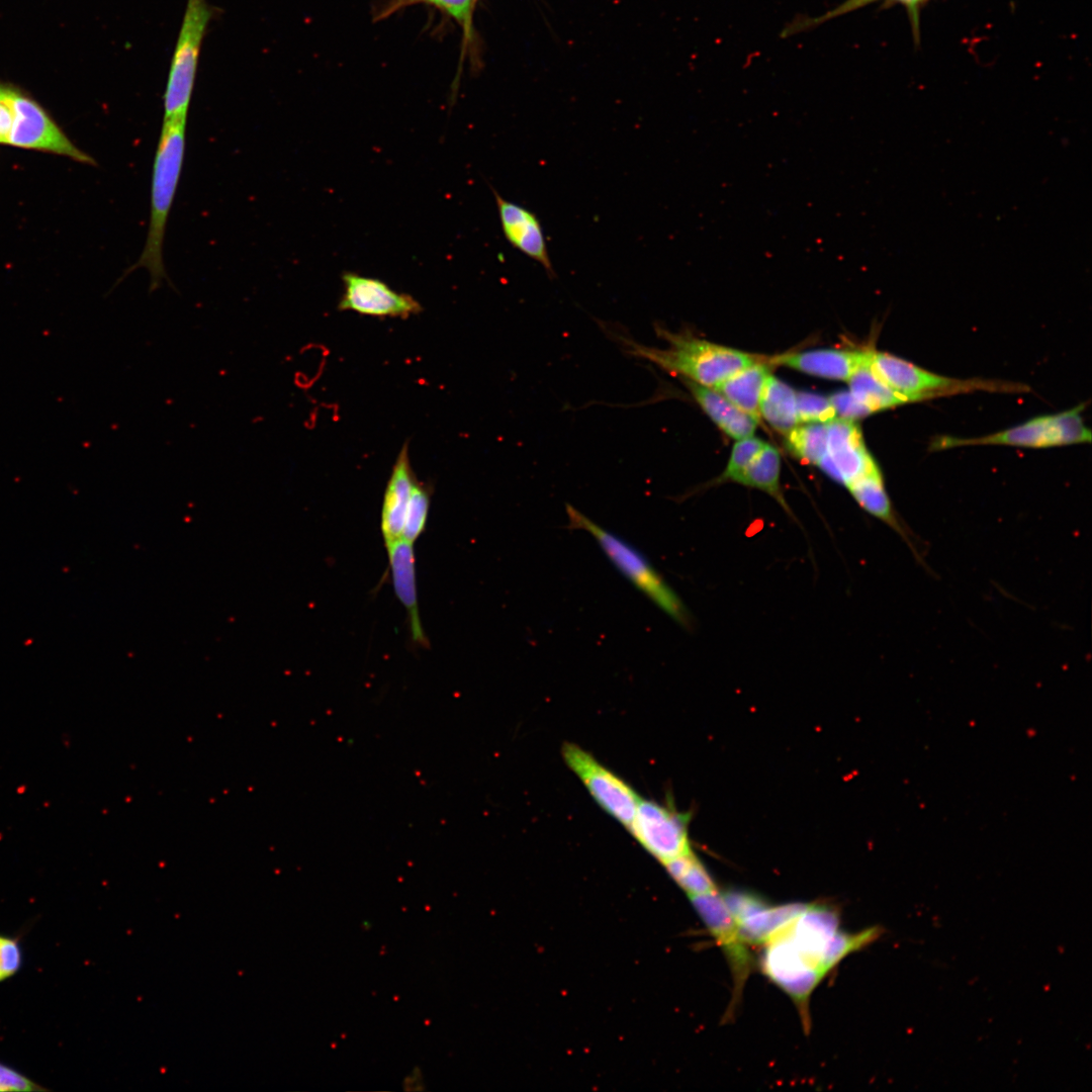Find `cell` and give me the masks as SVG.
Returning <instances> with one entry per match:
<instances>
[{"label": "cell", "mask_w": 1092, "mask_h": 1092, "mask_svg": "<svg viewBox=\"0 0 1092 1092\" xmlns=\"http://www.w3.org/2000/svg\"><path fill=\"white\" fill-rule=\"evenodd\" d=\"M847 956L845 932L833 908L810 905L766 943L762 970L808 1015L809 997Z\"/></svg>", "instance_id": "1"}, {"label": "cell", "mask_w": 1092, "mask_h": 1092, "mask_svg": "<svg viewBox=\"0 0 1092 1092\" xmlns=\"http://www.w3.org/2000/svg\"><path fill=\"white\" fill-rule=\"evenodd\" d=\"M608 332L627 354L707 387L716 386L738 370L758 361L756 357L745 352L701 340L687 333H670L659 327H656L657 334L668 343L664 349L640 344L620 331Z\"/></svg>", "instance_id": "2"}, {"label": "cell", "mask_w": 1092, "mask_h": 1092, "mask_svg": "<svg viewBox=\"0 0 1092 1092\" xmlns=\"http://www.w3.org/2000/svg\"><path fill=\"white\" fill-rule=\"evenodd\" d=\"M186 121L163 122L152 173L150 222L145 247L123 277L145 268L151 277L150 292L170 282L166 273L163 246L168 217L175 198L185 157Z\"/></svg>", "instance_id": "3"}, {"label": "cell", "mask_w": 1092, "mask_h": 1092, "mask_svg": "<svg viewBox=\"0 0 1092 1092\" xmlns=\"http://www.w3.org/2000/svg\"><path fill=\"white\" fill-rule=\"evenodd\" d=\"M568 529L592 534L615 567L660 610L686 629L692 617L676 593L668 585L649 559L636 547L589 520L571 505H566Z\"/></svg>", "instance_id": "4"}, {"label": "cell", "mask_w": 1092, "mask_h": 1092, "mask_svg": "<svg viewBox=\"0 0 1092 1092\" xmlns=\"http://www.w3.org/2000/svg\"><path fill=\"white\" fill-rule=\"evenodd\" d=\"M1083 405L1056 415L1041 416L991 435L961 439L941 437L932 442L935 450L969 445H1008L1046 448L1089 443L1091 432L1080 415Z\"/></svg>", "instance_id": "5"}, {"label": "cell", "mask_w": 1092, "mask_h": 1092, "mask_svg": "<svg viewBox=\"0 0 1092 1092\" xmlns=\"http://www.w3.org/2000/svg\"><path fill=\"white\" fill-rule=\"evenodd\" d=\"M872 367L893 390L909 402L974 389L1020 391V385L982 380L954 379L927 371L892 354L872 353Z\"/></svg>", "instance_id": "6"}, {"label": "cell", "mask_w": 1092, "mask_h": 1092, "mask_svg": "<svg viewBox=\"0 0 1092 1092\" xmlns=\"http://www.w3.org/2000/svg\"><path fill=\"white\" fill-rule=\"evenodd\" d=\"M561 753L597 803L628 828L640 800L636 792L578 745L567 742Z\"/></svg>", "instance_id": "7"}, {"label": "cell", "mask_w": 1092, "mask_h": 1092, "mask_svg": "<svg viewBox=\"0 0 1092 1092\" xmlns=\"http://www.w3.org/2000/svg\"><path fill=\"white\" fill-rule=\"evenodd\" d=\"M689 815L640 798L629 830L638 842L664 863L689 851Z\"/></svg>", "instance_id": "8"}, {"label": "cell", "mask_w": 1092, "mask_h": 1092, "mask_svg": "<svg viewBox=\"0 0 1092 1092\" xmlns=\"http://www.w3.org/2000/svg\"><path fill=\"white\" fill-rule=\"evenodd\" d=\"M12 109L13 122L8 145L50 152L95 165V161L79 150L35 101L14 89Z\"/></svg>", "instance_id": "9"}, {"label": "cell", "mask_w": 1092, "mask_h": 1092, "mask_svg": "<svg viewBox=\"0 0 1092 1092\" xmlns=\"http://www.w3.org/2000/svg\"><path fill=\"white\" fill-rule=\"evenodd\" d=\"M342 281L344 292L339 302L340 310L376 317L401 318L418 314L422 310V305L416 298L392 289L382 280L345 272Z\"/></svg>", "instance_id": "10"}, {"label": "cell", "mask_w": 1092, "mask_h": 1092, "mask_svg": "<svg viewBox=\"0 0 1092 1092\" xmlns=\"http://www.w3.org/2000/svg\"><path fill=\"white\" fill-rule=\"evenodd\" d=\"M722 897L747 944H765L807 906L804 903L772 906L743 891H729Z\"/></svg>", "instance_id": "11"}, {"label": "cell", "mask_w": 1092, "mask_h": 1092, "mask_svg": "<svg viewBox=\"0 0 1092 1092\" xmlns=\"http://www.w3.org/2000/svg\"><path fill=\"white\" fill-rule=\"evenodd\" d=\"M817 465L845 487L878 467L857 425L843 418L827 423V453Z\"/></svg>", "instance_id": "12"}, {"label": "cell", "mask_w": 1092, "mask_h": 1092, "mask_svg": "<svg viewBox=\"0 0 1092 1092\" xmlns=\"http://www.w3.org/2000/svg\"><path fill=\"white\" fill-rule=\"evenodd\" d=\"M705 925L727 957L735 986L741 990L751 968L752 958L724 900L718 891L689 897Z\"/></svg>", "instance_id": "13"}, {"label": "cell", "mask_w": 1092, "mask_h": 1092, "mask_svg": "<svg viewBox=\"0 0 1092 1092\" xmlns=\"http://www.w3.org/2000/svg\"><path fill=\"white\" fill-rule=\"evenodd\" d=\"M492 192L506 240L513 248L542 265L550 278L554 277L543 228L536 213L504 198L494 189Z\"/></svg>", "instance_id": "14"}, {"label": "cell", "mask_w": 1092, "mask_h": 1092, "mask_svg": "<svg viewBox=\"0 0 1092 1092\" xmlns=\"http://www.w3.org/2000/svg\"><path fill=\"white\" fill-rule=\"evenodd\" d=\"M385 546L395 595L410 618L412 639L415 643L427 648L429 640L425 635L419 614L413 543L399 538Z\"/></svg>", "instance_id": "15"}, {"label": "cell", "mask_w": 1092, "mask_h": 1092, "mask_svg": "<svg viewBox=\"0 0 1092 1092\" xmlns=\"http://www.w3.org/2000/svg\"><path fill=\"white\" fill-rule=\"evenodd\" d=\"M870 351L817 349L776 356L770 359V363L818 377L848 380L853 371L868 357Z\"/></svg>", "instance_id": "16"}, {"label": "cell", "mask_w": 1092, "mask_h": 1092, "mask_svg": "<svg viewBox=\"0 0 1092 1092\" xmlns=\"http://www.w3.org/2000/svg\"><path fill=\"white\" fill-rule=\"evenodd\" d=\"M416 476L411 467L408 448L399 451L389 476L381 510V533L385 545L401 538L406 508Z\"/></svg>", "instance_id": "17"}, {"label": "cell", "mask_w": 1092, "mask_h": 1092, "mask_svg": "<svg viewBox=\"0 0 1092 1092\" xmlns=\"http://www.w3.org/2000/svg\"><path fill=\"white\" fill-rule=\"evenodd\" d=\"M686 384L699 405L728 436L739 440L753 434L757 419L740 410L711 387L690 380H687Z\"/></svg>", "instance_id": "18"}, {"label": "cell", "mask_w": 1092, "mask_h": 1092, "mask_svg": "<svg viewBox=\"0 0 1092 1092\" xmlns=\"http://www.w3.org/2000/svg\"><path fill=\"white\" fill-rule=\"evenodd\" d=\"M768 375L767 365L756 361L738 370L713 389L743 412L759 420L760 396Z\"/></svg>", "instance_id": "19"}, {"label": "cell", "mask_w": 1092, "mask_h": 1092, "mask_svg": "<svg viewBox=\"0 0 1092 1092\" xmlns=\"http://www.w3.org/2000/svg\"><path fill=\"white\" fill-rule=\"evenodd\" d=\"M872 353L848 378L849 392L871 413L909 402L908 398L887 385L872 367Z\"/></svg>", "instance_id": "20"}, {"label": "cell", "mask_w": 1092, "mask_h": 1092, "mask_svg": "<svg viewBox=\"0 0 1092 1092\" xmlns=\"http://www.w3.org/2000/svg\"><path fill=\"white\" fill-rule=\"evenodd\" d=\"M759 413L772 428L787 434L799 423L796 392L769 374L761 392Z\"/></svg>", "instance_id": "21"}, {"label": "cell", "mask_w": 1092, "mask_h": 1092, "mask_svg": "<svg viewBox=\"0 0 1092 1092\" xmlns=\"http://www.w3.org/2000/svg\"><path fill=\"white\" fill-rule=\"evenodd\" d=\"M780 472V453L771 445L765 444L752 462L737 478L736 482L768 493L775 497L788 513H790L781 491Z\"/></svg>", "instance_id": "22"}, {"label": "cell", "mask_w": 1092, "mask_h": 1092, "mask_svg": "<svg viewBox=\"0 0 1092 1092\" xmlns=\"http://www.w3.org/2000/svg\"><path fill=\"white\" fill-rule=\"evenodd\" d=\"M663 866L689 897L718 891L710 874L692 851L674 857Z\"/></svg>", "instance_id": "23"}, {"label": "cell", "mask_w": 1092, "mask_h": 1092, "mask_svg": "<svg viewBox=\"0 0 1092 1092\" xmlns=\"http://www.w3.org/2000/svg\"><path fill=\"white\" fill-rule=\"evenodd\" d=\"M787 445L799 459L817 465L827 453V423L796 426L787 433Z\"/></svg>", "instance_id": "24"}, {"label": "cell", "mask_w": 1092, "mask_h": 1092, "mask_svg": "<svg viewBox=\"0 0 1092 1092\" xmlns=\"http://www.w3.org/2000/svg\"><path fill=\"white\" fill-rule=\"evenodd\" d=\"M431 491L417 478L411 491L401 538L414 544L424 532L428 520Z\"/></svg>", "instance_id": "25"}, {"label": "cell", "mask_w": 1092, "mask_h": 1092, "mask_svg": "<svg viewBox=\"0 0 1092 1092\" xmlns=\"http://www.w3.org/2000/svg\"><path fill=\"white\" fill-rule=\"evenodd\" d=\"M765 444L766 443L761 439L752 436L739 439L733 446L728 464L718 478V482H736L737 478L752 462Z\"/></svg>", "instance_id": "26"}, {"label": "cell", "mask_w": 1092, "mask_h": 1092, "mask_svg": "<svg viewBox=\"0 0 1092 1092\" xmlns=\"http://www.w3.org/2000/svg\"><path fill=\"white\" fill-rule=\"evenodd\" d=\"M796 405L799 422L826 424L836 418L829 398L815 393L796 392Z\"/></svg>", "instance_id": "27"}, {"label": "cell", "mask_w": 1092, "mask_h": 1092, "mask_svg": "<svg viewBox=\"0 0 1092 1092\" xmlns=\"http://www.w3.org/2000/svg\"><path fill=\"white\" fill-rule=\"evenodd\" d=\"M22 965V951L18 940L0 934V982L14 976Z\"/></svg>", "instance_id": "28"}, {"label": "cell", "mask_w": 1092, "mask_h": 1092, "mask_svg": "<svg viewBox=\"0 0 1092 1092\" xmlns=\"http://www.w3.org/2000/svg\"><path fill=\"white\" fill-rule=\"evenodd\" d=\"M399 2L401 5L406 2H424L434 5L455 18L465 29H468L474 0H399Z\"/></svg>", "instance_id": "29"}, {"label": "cell", "mask_w": 1092, "mask_h": 1092, "mask_svg": "<svg viewBox=\"0 0 1092 1092\" xmlns=\"http://www.w3.org/2000/svg\"><path fill=\"white\" fill-rule=\"evenodd\" d=\"M41 1090L44 1089L37 1083L33 1082L17 1070L0 1062V1092Z\"/></svg>", "instance_id": "30"}, {"label": "cell", "mask_w": 1092, "mask_h": 1092, "mask_svg": "<svg viewBox=\"0 0 1092 1092\" xmlns=\"http://www.w3.org/2000/svg\"><path fill=\"white\" fill-rule=\"evenodd\" d=\"M829 400L833 405L836 415L839 414L843 419L854 421L872 414L869 408L860 403L849 391L836 392L829 397Z\"/></svg>", "instance_id": "31"}, {"label": "cell", "mask_w": 1092, "mask_h": 1092, "mask_svg": "<svg viewBox=\"0 0 1092 1092\" xmlns=\"http://www.w3.org/2000/svg\"><path fill=\"white\" fill-rule=\"evenodd\" d=\"M13 89L0 85V144L8 145L13 122Z\"/></svg>", "instance_id": "32"}]
</instances>
